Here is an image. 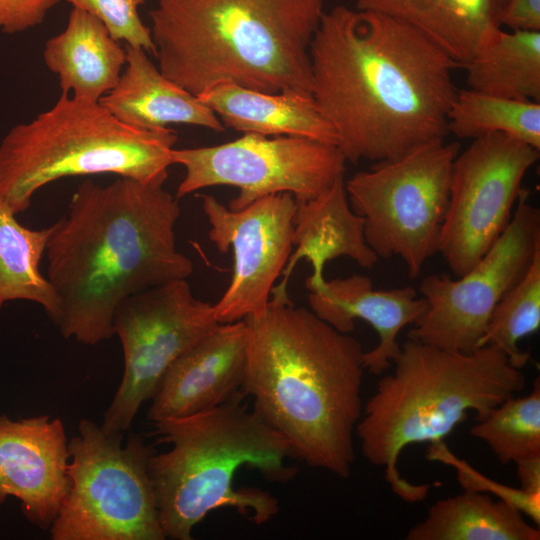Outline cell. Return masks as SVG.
Returning <instances> with one entry per match:
<instances>
[{
    "label": "cell",
    "mask_w": 540,
    "mask_h": 540,
    "mask_svg": "<svg viewBox=\"0 0 540 540\" xmlns=\"http://www.w3.org/2000/svg\"><path fill=\"white\" fill-rule=\"evenodd\" d=\"M309 58L312 98L346 161L395 159L448 134L461 66L409 25L337 5L324 11Z\"/></svg>",
    "instance_id": "cell-1"
},
{
    "label": "cell",
    "mask_w": 540,
    "mask_h": 540,
    "mask_svg": "<svg viewBox=\"0 0 540 540\" xmlns=\"http://www.w3.org/2000/svg\"><path fill=\"white\" fill-rule=\"evenodd\" d=\"M178 200L163 186L123 177L77 187L66 213L49 226L45 250L64 338L90 346L110 339L123 300L193 273L176 247Z\"/></svg>",
    "instance_id": "cell-2"
},
{
    "label": "cell",
    "mask_w": 540,
    "mask_h": 540,
    "mask_svg": "<svg viewBox=\"0 0 540 540\" xmlns=\"http://www.w3.org/2000/svg\"><path fill=\"white\" fill-rule=\"evenodd\" d=\"M243 320L242 393L288 441L294 458L349 477L364 405L361 343L292 301L270 298L262 312Z\"/></svg>",
    "instance_id": "cell-3"
},
{
    "label": "cell",
    "mask_w": 540,
    "mask_h": 540,
    "mask_svg": "<svg viewBox=\"0 0 540 540\" xmlns=\"http://www.w3.org/2000/svg\"><path fill=\"white\" fill-rule=\"evenodd\" d=\"M325 0H156L158 68L199 95L229 82L311 96L309 48Z\"/></svg>",
    "instance_id": "cell-4"
},
{
    "label": "cell",
    "mask_w": 540,
    "mask_h": 540,
    "mask_svg": "<svg viewBox=\"0 0 540 540\" xmlns=\"http://www.w3.org/2000/svg\"><path fill=\"white\" fill-rule=\"evenodd\" d=\"M240 390L222 404L192 415L151 422L158 444L148 462L165 538L192 540L193 529L212 511L233 508L256 525L279 513L278 499L259 488H236L243 466L269 481L286 482L297 470L288 441L245 401Z\"/></svg>",
    "instance_id": "cell-5"
},
{
    "label": "cell",
    "mask_w": 540,
    "mask_h": 540,
    "mask_svg": "<svg viewBox=\"0 0 540 540\" xmlns=\"http://www.w3.org/2000/svg\"><path fill=\"white\" fill-rule=\"evenodd\" d=\"M363 405L355 433L364 458L384 470L392 492L408 503L426 498L430 486L413 484L397 467L403 449L443 440L474 411L484 419L522 391L526 378L496 346L454 352L408 339Z\"/></svg>",
    "instance_id": "cell-6"
},
{
    "label": "cell",
    "mask_w": 540,
    "mask_h": 540,
    "mask_svg": "<svg viewBox=\"0 0 540 540\" xmlns=\"http://www.w3.org/2000/svg\"><path fill=\"white\" fill-rule=\"evenodd\" d=\"M177 134L116 119L99 102L61 93L55 104L13 126L0 142V202L15 215L34 194L66 177L114 174L163 186Z\"/></svg>",
    "instance_id": "cell-7"
},
{
    "label": "cell",
    "mask_w": 540,
    "mask_h": 540,
    "mask_svg": "<svg viewBox=\"0 0 540 540\" xmlns=\"http://www.w3.org/2000/svg\"><path fill=\"white\" fill-rule=\"evenodd\" d=\"M107 433L81 419L68 441L69 491L50 527L53 540H164L148 462L156 452L137 433Z\"/></svg>",
    "instance_id": "cell-8"
},
{
    "label": "cell",
    "mask_w": 540,
    "mask_h": 540,
    "mask_svg": "<svg viewBox=\"0 0 540 540\" xmlns=\"http://www.w3.org/2000/svg\"><path fill=\"white\" fill-rule=\"evenodd\" d=\"M459 150L458 142L433 141L345 180L349 205L364 219L367 244L378 258H401L411 279L438 252Z\"/></svg>",
    "instance_id": "cell-9"
},
{
    "label": "cell",
    "mask_w": 540,
    "mask_h": 540,
    "mask_svg": "<svg viewBox=\"0 0 540 540\" xmlns=\"http://www.w3.org/2000/svg\"><path fill=\"white\" fill-rule=\"evenodd\" d=\"M171 155L173 164L185 170L177 199L212 186H233L239 193L229 203L231 210L278 193H290L296 201L313 199L344 176L347 162L335 144L258 134L218 145L174 148Z\"/></svg>",
    "instance_id": "cell-10"
},
{
    "label": "cell",
    "mask_w": 540,
    "mask_h": 540,
    "mask_svg": "<svg viewBox=\"0 0 540 540\" xmlns=\"http://www.w3.org/2000/svg\"><path fill=\"white\" fill-rule=\"evenodd\" d=\"M218 325L213 304L196 298L187 279L123 300L113 316V331L122 345L124 370L101 428L126 432L171 364Z\"/></svg>",
    "instance_id": "cell-11"
},
{
    "label": "cell",
    "mask_w": 540,
    "mask_h": 540,
    "mask_svg": "<svg viewBox=\"0 0 540 540\" xmlns=\"http://www.w3.org/2000/svg\"><path fill=\"white\" fill-rule=\"evenodd\" d=\"M540 249V210L521 188L511 220L493 246L463 276L431 274L420 283L426 312L407 338L454 352L479 347L491 313L528 270Z\"/></svg>",
    "instance_id": "cell-12"
},
{
    "label": "cell",
    "mask_w": 540,
    "mask_h": 540,
    "mask_svg": "<svg viewBox=\"0 0 540 540\" xmlns=\"http://www.w3.org/2000/svg\"><path fill=\"white\" fill-rule=\"evenodd\" d=\"M540 150L503 133L473 139L452 166L438 252L456 277L467 273L508 226L521 184Z\"/></svg>",
    "instance_id": "cell-13"
},
{
    "label": "cell",
    "mask_w": 540,
    "mask_h": 540,
    "mask_svg": "<svg viewBox=\"0 0 540 540\" xmlns=\"http://www.w3.org/2000/svg\"><path fill=\"white\" fill-rule=\"evenodd\" d=\"M200 197L210 241L223 254L232 249L234 258L230 284L213 304L216 320L232 323L262 312L293 250L296 199L278 193L231 210L212 195Z\"/></svg>",
    "instance_id": "cell-14"
},
{
    "label": "cell",
    "mask_w": 540,
    "mask_h": 540,
    "mask_svg": "<svg viewBox=\"0 0 540 540\" xmlns=\"http://www.w3.org/2000/svg\"><path fill=\"white\" fill-rule=\"evenodd\" d=\"M69 460L60 418L0 415V506L14 497L30 523L49 530L70 488Z\"/></svg>",
    "instance_id": "cell-15"
},
{
    "label": "cell",
    "mask_w": 540,
    "mask_h": 540,
    "mask_svg": "<svg viewBox=\"0 0 540 540\" xmlns=\"http://www.w3.org/2000/svg\"><path fill=\"white\" fill-rule=\"evenodd\" d=\"M247 349L244 320L219 324L182 353L159 382L147 411L151 422L214 408L241 390Z\"/></svg>",
    "instance_id": "cell-16"
},
{
    "label": "cell",
    "mask_w": 540,
    "mask_h": 540,
    "mask_svg": "<svg viewBox=\"0 0 540 540\" xmlns=\"http://www.w3.org/2000/svg\"><path fill=\"white\" fill-rule=\"evenodd\" d=\"M311 311L337 331L350 333L355 319L369 323L379 336L378 345L364 352V368L379 376L386 371L401 350L400 331L414 324L427 310L426 299L417 297L411 286L375 290L371 279L352 274L326 281L310 291Z\"/></svg>",
    "instance_id": "cell-17"
},
{
    "label": "cell",
    "mask_w": 540,
    "mask_h": 540,
    "mask_svg": "<svg viewBox=\"0 0 540 540\" xmlns=\"http://www.w3.org/2000/svg\"><path fill=\"white\" fill-rule=\"evenodd\" d=\"M292 243L295 250L281 273L280 282L271 291L275 300L291 301L287 287L301 259H306L312 267V274L306 280L310 291L325 282L324 266L335 258L345 256L368 269L379 259L365 240L364 219L349 205L344 176L319 196L296 201Z\"/></svg>",
    "instance_id": "cell-18"
},
{
    "label": "cell",
    "mask_w": 540,
    "mask_h": 540,
    "mask_svg": "<svg viewBox=\"0 0 540 540\" xmlns=\"http://www.w3.org/2000/svg\"><path fill=\"white\" fill-rule=\"evenodd\" d=\"M126 64L115 87L98 101L119 121L138 128L171 124L223 132L224 125L199 98L167 78L142 48L124 44Z\"/></svg>",
    "instance_id": "cell-19"
},
{
    "label": "cell",
    "mask_w": 540,
    "mask_h": 540,
    "mask_svg": "<svg viewBox=\"0 0 540 540\" xmlns=\"http://www.w3.org/2000/svg\"><path fill=\"white\" fill-rule=\"evenodd\" d=\"M197 97L225 128L243 134L303 137L338 146L336 130L311 96L261 92L222 82Z\"/></svg>",
    "instance_id": "cell-20"
},
{
    "label": "cell",
    "mask_w": 540,
    "mask_h": 540,
    "mask_svg": "<svg viewBox=\"0 0 540 540\" xmlns=\"http://www.w3.org/2000/svg\"><path fill=\"white\" fill-rule=\"evenodd\" d=\"M43 60L62 93L98 102L117 84L126 50L96 17L73 8L65 29L45 42Z\"/></svg>",
    "instance_id": "cell-21"
},
{
    "label": "cell",
    "mask_w": 540,
    "mask_h": 540,
    "mask_svg": "<svg viewBox=\"0 0 540 540\" xmlns=\"http://www.w3.org/2000/svg\"><path fill=\"white\" fill-rule=\"evenodd\" d=\"M414 28L461 67L502 28L506 0H354Z\"/></svg>",
    "instance_id": "cell-22"
},
{
    "label": "cell",
    "mask_w": 540,
    "mask_h": 540,
    "mask_svg": "<svg viewBox=\"0 0 540 540\" xmlns=\"http://www.w3.org/2000/svg\"><path fill=\"white\" fill-rule=\"evenodd\" d=\"M406 540H539V527L491 495L464 490L435 502L424 520L413 526Z\"/></svg>",
    "instance_id": "cell-23"
},
{
    "label": "cell",
    "mask_w": 540,
    "mask_h": 540,
    "mask_svg": "<svg viewBox=\"0 0 540 540\" xmlns=\"http://www.w3.org/2000/svg\"><path fill=\"white\" fill-rule=\"evenodd\" d=\"M462 67L469 89L540 102V31L501 28Z\"/></svg>",
    "instance_id": "cell-24"
},
{
    "label": "cell",
    "mask_w": 540,
    "mask_h": 540,
    "mask_svg": "<svg viewBox=\"0 0 540 540\" xmlns=\"http://www.w3.org/2000/svg\"><path fill=\"white\" fill-rule=\"evenodd\" d=\"M50 228L29 229L0 202V306L24 300L39 304L56 324L60 301L52 284L40 271Z\"/></svg>",
    "instance_id": "cell-25"
},
{
    "label": "cell",
    "mask_w": 540,
    "mask_h": 540,
    "mask_svg": "<svg viewBox=\"0 0 540 540\" xmlns=\"http://www.w3.org/2000/svg\"><path fill=\"white\" fill-rule=\"evenodd\" d=\"M447 129L458 138L471 139L503 133L540 150V102L458 90Z\"/></svg>",
    "instance_id": "cell-26"
},
{
    "label": "cell",
    "mask_w": 540,
    "mask_h": 540,
    "mask_svg": "<svg viewBox=\"0 0 540 540\" xmlns=\"http://www.w3.org/2000/svg\"><path fill=\"white\" fill-rule=\"evenodd\" d=\"M470 434L487 444L504 465L540 458V381L531 393L511 397L471 427Z\"/></svg>",
    "instance_id": "cell-27"
},
{
    "label": "cell",
    "mask_w": 540,
    "mask_h": 540,
    "mask_svg": "<svg viewBox=\"0 0 540 540\" xmlns=\"http://www.w3.org/2000/svg\"><path fill=\"white\" fill-rule=\"evenodd\" d=\"M540 327V249L523 277L496 304L479 347L494 345L516 368L522 369L530 360L529 352L519 348L524 337Z\"/></svg>",
    "instance_id": "cell-28"
},
{
    "label": "cell",
    "mask_w": 540,
    "mask_h": 540,
    "mask_svg": "<svg viewBox=\"0 0 540 540\" xmlns=\"http://www.w3.org/2000/svg\"><path fill=\"white\" fill-rule=\"evenodd\" d=\"M426 458L439 461L455 468L457 480L464 490L493 495L528 516L537 526L540 525V492H529L513 488L482 475L465 460L456 457L443 440L430 443Z\"/></svg>",
    "instance_id": "cell-29"
},
{
    "label": "cell",
    "mask_w": 540,
    "mask_h": 540,
    "mask_svg": "<svg viewBox=\"0 0 540 540\" xmlns=\"http://www.w3.org/2000/svg\"><path fill=\"white\" fill-rule=\"evenodd\" d=\"M73 8L88 12L101 21L110 35L148 53L155 51L151 29L145 25L138 7L146 0H66Z\"/></svg>",
    "instance_id": "cell-30"
},
{
    "label": "cell",
    "mask_w": 540,
    "mask_h": 540,
    "mask_svg": "<svg viewBox=\"0 0 540 540\" xmlns=\"http://www.w3.org/2000/svg\"><path fill=\"white\" fill-rule=\"evenodd\" d=\"M62 0H0V32L16 34L40 25Z\"/></svg>",
    "instance_id": "cell-31"
},
{
    "label": "cell",
    "mask_w": 540,
    "mask_h": 540,
    "mask_svg": "<svg viewBox=\"0 0 540 540\" xmlns=\"http://www.w3.org/2000/svg\"><path fill=\"white\" fill-rule=\"evenodd\" d=\"M501 26L511 30L540 31V0H506Z\"/></svg>",
    "instance_id": "cell-32"
},
{
    "label": "cell",
    "mask_w": 540,
    "mask_h": 540,
    "mask_svg": "<svg viewBox=\"0 0 540 540\" xmlns=\"http://www.w3.org/2000/svg\"><path fill=\"white\" fill-rule=\"evenodd\" d=\"M520 488L540 492V458L516 463Z\"/></svg>",
    "instance_id": "cell-33"
}]
</instances>
